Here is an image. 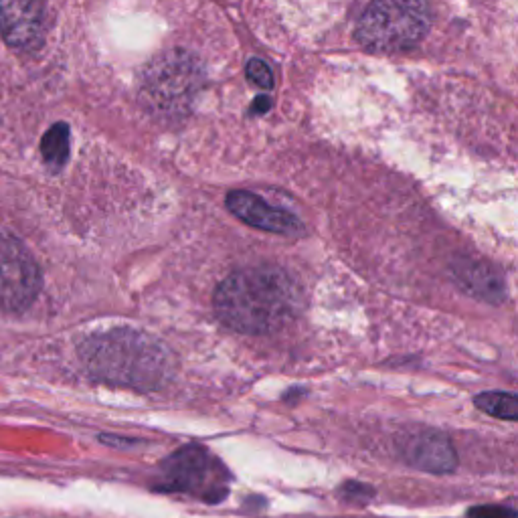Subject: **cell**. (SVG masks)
<instances>
[{"instance_id": "5", "label": "cell", "mask_w": 518, "mask_h": 518, "mask_svg": "<svg viewBox=\"0 0 518 518\" xmlns=\"http://www.w3.org/2000/svg\"><path fill=\"white\" fill-rule=\"evenodd\" d=\"M43 276L31 251L0 233V312H23L39 296Z\"/></svg>"}, {"instance_id": "2", "label": "cell", "mask_w": 518, "mask_h": 518, "mask_svg": "<svg viewBox=\"0 0 518 518\" xmlns=\"http://www.w3.org/2000/svg\"><path fill=\"white\" fill-rule=\"evenodd\" d=\"M79 357L92 377L134 391L162 389L177 369L158 338L132 328L92 334L81 342Z\"/></svg>"}, {"instance_id": "13", "label": "cell", "mask_w": 518, "mask_h": 518, "mask_svg": "<svg viewBox=\"0 0 518 518\" xmlns=\"http://www.w3.org/2000/svg\"><path fill=\"white\" fill-rule=\"evenodd\" d=\"M468 518H516V510L500 504H484L470 508Z\"/></svg>"}, {"instance_id": "4", "label": "cell", "mask_w": 518, "mask_h": 518, "mask_svg": "<svg viewBox=\"0 0 518 518\" xmlns=\"http://www.w3.org/2000/svg\"><path fill=\"white\" fill-rule=\"evenodd\" d=\"M158 478V490L189 494L207 504L221 502L229 494L231 484V474L221 460L195 444L170 454L160 464Z\"/></svg>"}, {"instance_id": "11", "label": "cell", "mask_w": 518, "mask_h": 518, "mask_svg": "<svg viewBox=\"0 0 518 518\" xmlns=\"http://www.w3.org/2000/svg\"><path fill=\"white\" fill-rule=\"evenodd\" d=\"M474 403L480 411H484L486 415L496 417V419L516 421V417H518V399L514 393L488 391V393H480Z\"/></svg>"}, {"instance_id": "7", "label": "cell", "mask_w": 518, "mask_h": 518, "mask_svg": "<svg viewBox=\"0 0 518 518\" xmlns=\"http://www.w3.org/2000/svg\"><path fill=\"white\" fill-rule=\"evenodd\" d=\"M0 33L15 49L41 47L45 37L43 0H0Z\"/></svg>"}, {"instance_id": "15", "label": "cell", "mask_w": 518, "mask_h": 518, "mask_svg": "<svg viewBox=\"0 0 518 518\" xmlns=\"http://www.w3.org/2000/svg\"><path fill=\"white\" fill-rule=\"evenodd\" d=\"M272 108V102L268 100V98H259V100H255V104H253V108H251V112L253 114H264V112H268Z\"/></svg>"}, {"instance_id": "14", "label": "cell", "mask_w": 518, "mask_h": 518, "mask_svg": "<svg viewBox=\"0 0 518 518\" xmlns=\"http://www.w3.org/2000/svg\"><path fill=\"white\" fill-rule=\"evenodd\" d=\"M340 496L355 504H365L367 500H371L375 496V490L371 486H365L359 482H349L340 488Z\"/></svg>"}, {"instance_id": "8", "label": "cell", "mask_w": 518, "mask_h": 518, "mask_svg": "<svg viewBox=\"0 0 518 518\" xmlns=\"http://www.w3.org/2000/svg\"><path fill=\"white\" fill-rule=\"evenodd\" d=\"M225 205L239 221L255 229L286 235V237H300L306 231L302 221L296 215L284 209L272 207L264 199H259L247 191H231L225 199Z\"/></svg>"}, {"instance_id": "6", "label": "cell", "mask_w": 518, "mask_h": 518, "mask_svg": "<svg viewBox=\"0 0 518 518\" xmlns=\"http://www.w3.org/2000/svg\"><path fill=\"white\" fill-rule=\"evenodd\" d=\"M401 460L421 472L452 474L458 468V454L444 431L411 429L397 438Z\"/></svg>"}, {"instance_id": "3", "label": "cell", "mask_w": 518, "mask_h": 518, "mask_svg": "<svg viewBox=\"0 0 518 518\" xmlns=\"http://www.w3.org/2000/svg\"><path fill=\"white\" fill-rule=\"evenodd\" d=\"M429 25L427 0H373L359 21L357 39L373 51H403L417 45Z\"/></svg>"}, {"instance_id": "12", "label": "cell", "mask_w": 518, "mask_h": 518, "mask_svg": "<svg viewBox=\"0 0 518 518\" xmlns=\"http://www.w3.org/2000/svg\"><path fill=\"white\" fill-rule=\"evenodd\" d=\"M245 71H247V77H249L255 85H259V88H262V90H270L272 85H274L272 69H270L268 63L262 61V59H249Z\"/></svg>"}, {"instance_id": "1", "label": "cell", "mask_w": 518, "mask_h": 518, "mask_svg": "<svg viewBox=\"0 0 518 518\" xmlns=\"http://www.w3.org/2000/svg\"><path fill=\"white\" fill-rule=\"evenodd\" d=\"M217 318L241 334H268L302 308V292L278 266H251L227 276L213 298Z\"/></svg>"}, {"instance_id": "10", "label": "cell", "mask_w": 518, "mask_h": 518, "mask_svg": "<svg viewBox=\"0 0 518 518\" xmlns=\"http://www.w3.org/2000/svg\"><path fill=\"white\" fill-rule=\"evenodd\" d=\"M41 154L51 170H61L69 158V128L55 124L41 140Z\"/></svg>"}, {"instance_id": "9", "label": "cell", "mask_w": 518, "mask_h": 518, "mask_svg": "<svg viewBox=\"0 0 518 518\" xmlns=\"http://www.w3.org/2000/svg\"><path fill=\"white\" fill-rule=\"evenodd\" d=\"M452 276L456 284L472 298L490 304H502L506 298V286L500 272L480 259L460 257L454 259Z\"/></svg>"}]
</instances>
